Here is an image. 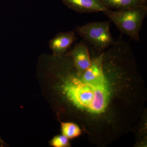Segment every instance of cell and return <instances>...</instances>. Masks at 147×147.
Returning <instances> with one entry per match:
<instances>
[{
	"mask_svg": "<svg viewBox=\"0 0 147 147\" xmlns=\"http://www.w3.org/2000/svg\"><path fill=\"white\" fill-rule=\"evenodd\" d=\"M69 8L80 13L103 12L106 8L100 0H61Z\"/></svg>",
	"mask_w": 147,
	"mask_h": 147,
	"instance_id": "cell-6",
	"label": "cell"
},
{
	"mask_svg": "<svg viewBox=\"0 0 147 147\" xmlns=\"http://www.w3.org/2000/svg\"><path fill=\"white\" fill-rule=\"evenodd\" d=\"M102 13L115 25L121 34L135 41H140L139 33L147 15V6L115 11L108 9Z\"/></svg>",
	"mask_w": 147,
	"mask_h": 147,
	"instance_id": "cell-2",
	"label": "cell"
},
{
	"mask_svg": "<svg viewBox=\"0 0 147 147\" xmlns=\"http://www.w3.org/2000/svg\"><path fill=\"white\" fill-rule=\"evenodd\" d=\"M106 8L115 10L147 6L145 0H100Z\"/></svg>",
	"mask_w": 147,
	"mask_h": 147,
	"instance_id": "cell-7",
	"label": "cell"
},
{
	"mask_svg": "<svg viewBox=\"0 0 147 147\" xmlns=\"http://www.w3.org/2000/svg\"><path fill=\"white\" fill-rule=\"evenodd\" d=\"M69 139L63 134L55 136L51 140V145L55 147H66L69 146Z\"/></svg>",
	"mask_w": 147,
	"mask_h": 147,
	"instance_id": "cell-9",
	"label": "cell"
},
{
	"mask_svg": "<svg viewBox=\"0 0 147 147\" xmlns=\"http://www.w3.org/2000/svg\"><path fill=\"white\" fill-rule=\"evenodd\" d=\"M61 128L62 134L68 139L76 138L82 133V130L80 127L73 123H61Z\"/></svg>",
	"mask_w": 147,
	"mask_h": 147,
	"instance_id": "cell-8",
	"label": "cell"
},
{
	"mask_svg": "<svg viewBox=\"0 0 147 147\" xmlns=\"http://www.w3.org/2000/svg\"><path fill=\"white\" fill-rule=\"evenodd\" d=\"M68 54L72 59L74 66L79 75L84 74L90 66L92 61L89 51L84 42H81L75 45Z\"/></svg>",
	"mask_w": 147,
	"mask_h": 147,
	"instance_id": "cell-4",
	"label": "cell"
},
{
	"mask_svg": "<svg viewBox=\"0 0 147 147\" xmlns=\"http://www.w3.org/2000/svg\"><path fill=\"white\" fill-rule=\"evenodd\" d=\"M145 1H147V0H145Z\"/></svg>",
	"mask_w": 147,
	"mask_h": 147,
	"instance_id": "cell-10",
	"label": "cell"
},
{
	"mask_svg": "<svg viewBox=\"0 0 147 147\" xmlns=\"http://www.w3.org/2000/svg\"><path fill=\"white\" fill-rule=\"evenodd\" d=\"M102 64L103 76L91 82L81 79L71 60L54 71L61 96L86 120L104 119L113 110L114 100L122 93L123 88L128 86L126 83L134 81L127 68L117 61L106 58Z\"/></svg>",
	"mask_w": 147,
	"mask_h": 147,
	"instance_id": "cell-1",
	"label": "cell"
},
{
	"mask_svg": "<svg viewBox=\"0 0 147 147\" xmlns=\"http://www.w3.org/2000/svg\"><path fill=\"white\" fill-rule=\"evenodd\" d=\"M77 39L74 31L58 33L49 42L53 55L60 56L65 54Z\"/></svg>",
	"mask_w": 147,
	"mask_h": 147,
	"instance_id": "cell-5",
	"label": "cell"
},
{
	"mask_svg": "<svg viewBox=\"0 0 147 147\" xmlns=\"http://www.w3.org/2000/svg\"><path fill=\"white\" fill-rule=\"evenodd\" d=\"M111 22L110 21L91 22L76 27L75 32L96 50L103 52L115 41L110 32Z\"/></svg>",
	"mask_w": 147,
	"mask_h": 147,
	"instance_id": "cell-3",
	"label": "cell"
}]
</instances>
